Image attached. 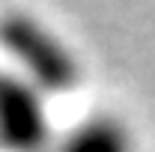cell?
Returning <instances> with one entry per match:
<instances>
[{"instance_id": "2", "label": "cell", "mask_w": 155, "mask_h": 152, "mask_svg": "<svg viewBox=\"0 0 155 152\" xmlns=\"http://www.w3.org/2000/svg\"><path fill=\"white\" fill-rule=\"evenodd\" d=\"M0 149L3 152H51L54 131L48 98L18 72H0Z\"/></svg>"}, {"instance_id": "1", "label": "cell", "mask_w": 155, "mask_h": 152, "mask_svg": "<svg viewBox=\"0 0 155 152\" xmlns=\"http://www.w3.org/2000/svg\"><path fill=\"white\" fill-rule=\"evenodd\" d=\"M0 42L6 54L15 60V72L30 81L45 98L63 95L78 87L81 69L75 54L45 24L27 15H9L0 21Z\"/></svg>"}, {"instance_id": "3", "label": "cell", "mask_w": 155, "mask_h": 152, "mask_svg": "<svg viewBox=\"0 0 155 152\" xmlns=\"http://www.w3.org/2000/svg\"><path fill=\"white\" fill-rule=\"evenodd\" d=\"M51 152H134L128 128L114 116H90Z\"/></svg>"}]
</instances>
